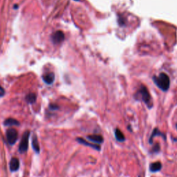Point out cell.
I'll return each instance as SVG.
<instances>
[{"label": "cell", "mask_w": 177, "mask_h": 177, "mask_svg": "<svg viewBox=\"0 0 177 177\" xmlns=\"http://www.w3.org/2000/svg\"><path fill=\"white\" fill-rule=\"evenodd\" d=\"M43 80L46 82V84H51L54 82L55 80V75L54 73H46L43 76Z\"/></svg>", "instance_id": "obj_11"}, {"label": "cell", "mask_w": 177, "mask_h": 177, "mask_svg": "<svg viewBox=\"0 0 177 177\" xmlns=\"http://www.w3.org/2000/svg\"><path fill=\"white\" fill-rule=\"evenodd\" d=\"M5 125L6 126H16V125H19V123L17 121V120L14 119H8L5 120L4 122Z\"/></svg>", "instance_id": "obj_14"}, {"label": "cell", "mask_w": 177, "mask_h": 177, "mask_svg": "<svg viewBox=\"0 0 177 177\" xmlns=\"http://www.w3.org/2000/svg\"><path fill=\"white\" fill-rule=\"evenodd\" d=\"M36 98H37L36 95H35V94L33 93H29V94H28L27 96H26V100L28 103H33L35 102Z\"/></svg>", "instance_id": "obj_15"}, {"label": "cell", "mask_w": 177, "mask_h": 177, "mask_svg": "<svg viewBox=\"0 0 177 177\" xmlns=\"http://www.w3.org/2000/svg\"><path fill=\"white\" fill-rule=\"evenodd\" d=\"M87 138L88 140L92 141L95 144H102L104 142V139L101 135L99 134H92V135H88L87 136Z\"/></svg>", "instance_id": "obj_7"}, {"label": "cell", "mask_w": 177, "mask_h": 177, "mask_svg": "<svg viewBox=\"0 0 177 177\" xmlns=\"http://www.w3.org/2000/svg\"><path fill=\"white\" fill-rule=\"evenodd\" d=\"M154 82L158 88H160L162 91H166L170 87V78L165 73H161L158 76H154L153 78Z\"/></svg>", "instance_id": "obj_1"}, {"label": "cell", "mask_w": 177, "mask_h": 177, "mask_svg": "<svg viewBox=\"0 0 177 177\" xmlns=\"http://www.w3.org/2000/svg\"><path fill=\"white\" fill-rule=\"evenodd\" d=\"M162 169V164L160 161H156L154 163H150L149 165V171L151 172L155 173L158 172Z\"/></svg>", "instance_id": "obj_10"}, {"label": "cell", "mask_w": 177, "mask_h": 177, "mask_svg": "<svg viewBox=\"0 0 177 177\" xmlns=\"http://www.w3.org/2000/svg\"><path fill=\"white\" fill-rule=\"evenodd\" d=\"M19 167V159L17 158H12L10 161V170L11 172H15Z\"/></svg>", "instance_id": "obj_9"}, {"label": "cell", "mask_w": 177, "mask_h": 177, "mask_svg": "<svg viewBox=\"0 0 177 177\" xmlns=\"http://www.w3.org/2000/svg\"><path fill=\"white\" fill-rule=\"evenodd\" d=\"M176 129H177V124L176 125ZM174 140L176 141V142H177V138H175V139H174Z\"/></svg>", "instance_id": "obj_18"}, {"label": "cell", "mask_w": 177, "mask_h": 177, "mask_svg": "<svg viewBox=\"0 0 177 177\" xmlns=\"http://www.w3.org/2000/svg\"><path fill=\"white\" fill-rule=\"evenodd\" d=\"M75 1H80V0H75Z\"/></svg>", "instance_id": "obj_19"}, {"label": "cell", "mask_w": 177, "mask_h": 177, "mask_svg": "<svg viewBox=\"0 0 177 177\" xmlns=\"http://www.w3.org/2000/svg\"><path fill=\"white\" fill-rule=\"evenodd\" d=\"M161 149V147H160V144L158 143H156L154 146H153L152 149V152L154 153V154H156V153L159 152Z\"/></svg>", "instance_id": "obj_16"}, {"label": "cell", "mask_w": 177, "mask_h": 177, "mask_svg": "<svg viewBox=\"0 0 177 177\" xmlns=\"http://www.w3.org/2000/svg\"><path fill=\"white\" fill-rule=\"evenodd\" d=\"M5 94V90L4 88H3L2 86H0V97L4 96Z\"/></svg>", "instance_id": "obj_17"}, {"label": "cell", "mask_w": 177, "mask_h": 177, "mask_svg": "<svg viewBox=\"0 0 177 177\" xmlns=\"http://www.w3.org/2000/svg\"><path fill=\"white\" fill-rule=\"evenodd\" d=\"M76 140L78 141L79 143H80L82 145H86L88 147H92V148L95 149L96 150H98V151H100V149H101V147L98 144H93L91 143H88L86 140H84V138H77V139Z\"/></svg>", "instance_id": "obj_8"}, {"label": "cell", "mask_w": 177, "mask_h": 177, "mask_svg": "<svg viewBox=\"0 0 177 177\" xmlns=\"http://www.w3.org/2000/svg\"><path fill=\"white\" fill-rule=\"evenodd\" d=\"M32 145H33V148L35 151L36 153L40 152V145L39 143H38L37 138L36 137V136H34L33 137V140H32Z\"/></svg>", "instance_id": "obj_13"}, {"label": "cell", "mask_w": 177, "mask_h": 177, "mask_svg": "<svg viewBox=\"0 0 177 177\" xmlns=\"http://www.w3.org/2000/svg\"><path fill=\"white\" fill-rule=\"evenodd\" d=\"M51 40L54 44H60L64 40V34L61 31H56L52 35Z\"/></svg>", "instance_id": "obj_5"}, {"label": "cell", "mask_w": 177, "mask_h": 177, "mask_svg": "<svg viewBox=\"0 0 177 177\" xmlns=\"http://www.w3.org/2000/svg\"><path fill=\"white\" fill-rule=\"evenodd\" d=\"M156 136H161L162 138H163L164 140L166 139V134H165L164 133L161 132L158 128H155V129H154V130L152 131V134H151V136H150V137H149V144L152 145L153 140H154V138Z\"/></svg>", "instance_id": "obj_6"}, {"label": "cell", "mask_w": 177, "mask_h": 177, "mask_svg": "<svg viewBox=\"0 0 177 177\" xmlns=\"http://www.w3.org/2000/svg\"><path fill=\"white\" fill-rule=\"evenodd\" d=\"M29 136H30V132H29V131H26L24 133L21 142H20L19 146V151L20 153H24L27 151Z\"/></svg>", "instance_id": "obj_3"}, {"label": "cell", "mask_w": 177, "mask_h": 177, "mask_svg": "<svg viewBox=\"0 0 177 177\" xmlns=\"http://www.w3.org/2000/svg\"><path fill=\"white\" fill-rule=\"evenodd\" d=\"M17 138H18V133H17L15 129L9 128L7 129L6 139L8 143H9L11 145H13L16 143Z\"/></svg>", "instance_id": "obj_4"}, {"label": "cell", "mask_w": 177, "mask_h": 177, "mask_svg": "<svg viewBox=\"0 0 177 177\" xmlns=\"http://www.w3.org/2000/svg\"><path fill=\"white\" fill-rule=\"evenodd\" d=\"M138 93L140 95V99L145 103L149 108L152 107V102L151 99V96H150L149 92L147 88L145 86H141L140 89L138 90Z\"/></svg>", "instance_id": "obj_2"}, {"label": "cell", "mask_w": 177, "mask_h": 177, "mask_svg": "<svg viewBox=\"0 0 177 177\" xmlns=\"http://www.w3.org/2000/svg\"><path fill=\"white\" fill-rule=\"evenodd\" d=\"M114 135L116 139L119 141V142H124L125 140V136L123 134V133L121 130L119 129H116L114 132Z\"/></svg>", "instance_id": "obj_12"}]
</instances>
